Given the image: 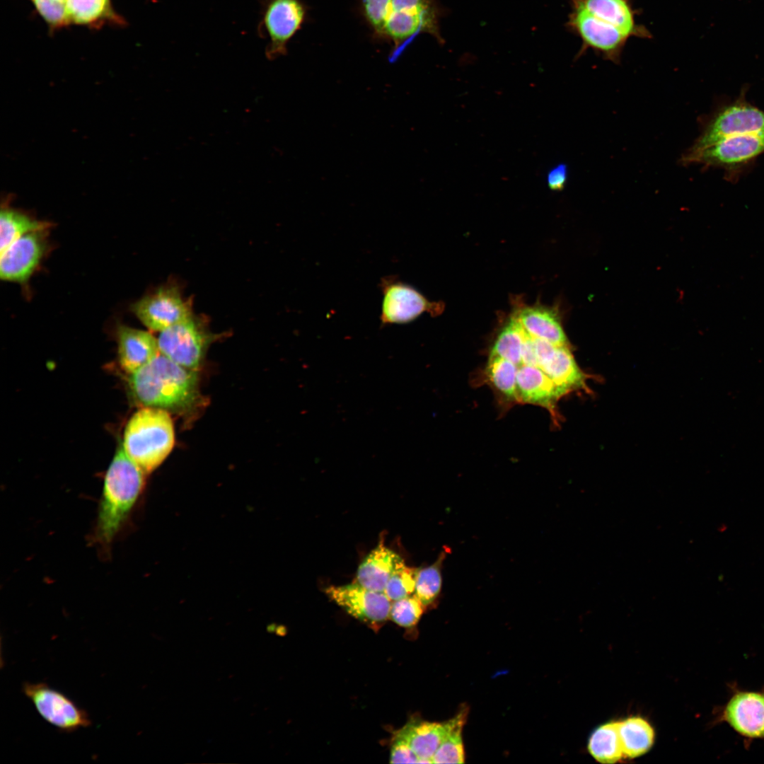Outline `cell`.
<instances>
[{"instance_id":"4dcf8cb0","label":"cell","mask_w":764,"mask_h":764,"mask_svg":"<svg viewBox=\"0 0 764 764\" xmlns=\"http://www.w3.org/2000/svg\"><path fill=\"white\" fill-rule=\"evenodd\" d=\"M417 568L402 563L392 574L384 592L391 601H396L414 594Z\"/></svg>"},{"instance_id":"8fae6325","label":"cell","mask_w":764,"mask_h":764,"mask_svg":"<svg viewBox=\"0 0 764 764\" xmlns=\"http://www.w3.org/2000/svg\"><path fill=\"white\" fill-rule=\"evenodd\" d=\"M380 288L383 294L380 320L383 325L407 323L424 312L436 316L444 308L441 303L428 301L415 289L395 277L383 278Z\"/></svg>"},{"instance_id":"5b68a950","label":"cell","mask_w":764,"mask_h":764,"mask_svg":"<svg viewBox=\"0 0 764 764\" xmlns=\"http://www.w3.org/2000/svg\"><path fill=\"white\" fill-rule=\"evenodd\" d=\"M746 92L702 119L700 133L688 149H699L734 135L764 133V111L746 100Z\"/></svg>"},{"instance_id":"d6a6232c","label":"cell","mask_w":764,"mask_h":764,"mask_svg":"<svg viewBox=\"0 0 764 764\" xmlns=\"http://www.w3.org/2000/svg\"><path fill=\"white\" fill-rule=\"evenodd\" d=\"M390 763H418L419 758L408 741L397 733L391 746Z\"/></svg>"},{"instance_id":"cb8c5ba5","label":"cell","mask_w":764,"mask_h":764,"mask_svg":"<svg viewBox=\"0 0 764 764\" xmlns=\"http://www.w3.org/2000/svg\"><path fill=\"white\" fill-rule=\"evenodd\" d=\"M618 731L625 757L633 758L644 754L654 741L652 727L639 717L618 722Z\"/></svg>"},{"instance_id":"7a4b0ae2","label":"cell","mask_w":764,"mask_h":764,"mask_svg":"<svg viewBox=\"0 0 764 764\" xmlns=\"http://www.w3.org/2000/svg\"><path fill=\"white\" fill-rule=\"evenodd\" d=\"M361 11L373 34L393 45L390 62L419 33L442 42L437 0H361Z\"/></svg>"},{"instance_id":"6da1fadb","label":"cell","mask_w":764,"mask_h":764,"mask_svg":"<svg viewBox=\"0 0 764 764\" xmlns=\"http://www.w3.org/2000/svg\"><path fill=\"white\" fill-rule=\"evenodd\" d=\"M145 472L120 448L105 473L91 543L103 555L128 522L144 487Z\"/></svg>"},{"instance_id":"e0dca14e","label":"cell","mask_w":764,"mask_h":764,"mask_svg":"<svg viewBox=\"0 0 764 764\" xmlns=\"http://www.w3.org/2000/svg\"><path fill=\"white\" fill-rule=\"evenodd\" d=\"M516 394L517 401L543 406L552 414L555 404L563 396L539 366L524 364L517 366Z\"/></svg>"},{"instance_id":"30bf717a","label":"cell","mask_w":764,"mask_h":764,"mask_svg":"<svg viewBox=\"0 0 764 764\" xmlns=\"http://www.w3.org/2000/svg\"><path fill=\"white\" fill-rule=\"evenodd\" d=\"M571 8L566 26L581 42L577 58L587 50H591L604 59L619 64L630 37L584 9L572 6Z\"/></svg>"},{"instance_id":"ba28073f","label":"cell","mask_w":764,"mask_h":764,"mask_svg":"<svg viewBox=\"0 0 764 764\" xmlns=\"http://www.w3.org/2000/svg\"><path fill=\"white\" fill-rule=\"evenodd\" d=\"M258 33L267 40L265 56L274 60L287 54L291 39L304 23L307 9L302 0H259Z\"/></svg>"},{"instance_id":"ac0fdd59","label":"cell","mask_w":764,"mask_h":764,"mask_svg":"<svg viewBox=\"0 0 764 764\" xmlns=\"http://www.w3.org/2000/svg\"><path fill=\"white\" fill-rule=\"evenodd\" d=\"M117 336L119 362L127 373L137 371L160 353L157 340L147 331L120 325Z\"/></svg>"},{"instance_id":"44dd1931","label":"cell","mask_w":764,"mask_h":764,"mask_svg":"<svg viewBox=\"0 0 764 764\" xmlns=\"http://www.w3.org/2000/svg\"><path fill=\"white\" fill-rule=\"evenodd\" d=\"M539 367L563 395L573 390H588L586 375L578 366L568 345L556 346Z\"/></svg>"},{"instance_id":"2e32d148","label":"cell","mask_w":764,"mask_h":764,"mask_svg":"<svg viewBox=\"0 0 764 764\" xmlns=\"http://www.w3.org/2000/svg\"><path fill=\"white\" fill-rule=\"evenodd\" d=\"M571 6L584 9L616 27L630 38H651V33L637 23L638 11L632 0H571Z\"/></svg>"},{"instance_id":"484cf974","label":"cell","mask_w":764,"mask_h":764,"mask_svg":"<svg viewBox=\"0 0 764 764\" xmlns=\"http://www.w3.org/2000/svg\"><path fill=\"white\" fill-rule=\"evenodd\" d=\"M590 754L602 763H614L624 756L618 731V722H610L596 728L589 739Z\"/></svg>"},{"instance_id":"83f0119b","label":"cell","mask_w":764,"mask_h":764,"mask_svg":"<svg viewBox=\"0 0 764 764\" xmlns=\"http://www.w3.org/2000/svg\"><path fill=\"white\" fill-rule=\"evenodd\" d=\"M448 550L447 548L442 550L431 565L417 568L414 595L424 607L433 603L440 594L442 586L441 567Z\"/></svg>"},{"instance_id":"1f68e13d","label":"cell","mask_w":764,"mask_h":764,"mask_svg":"<svg viewBox=\"0 0 764 764\" xmlns=\"http://www.w3.org/2000/svg\"><path fill=\"white\" fill-rule=\"evenodd\" d=\"M424 606L414 595L391 602L389 618L403 627H411L420 619Z\"/></svg>"},{"instance_id":"7c38bea8","label":"cell","mask_w":764,"mask_h":764,"mask_svg":"<svg viewBox=\"0 0 764 764\" xmlns=\"http://www.w3.org/2000/svg\"><path fill=\"white\" fill-rule=\"evenodd\" d=\"M132 311L146 328L160 332L192 316L191 304L175 284L163 285L144 296Z\"/></svg>"},{"instance_id":"7402d4cb","label":"cell","mask_w":764,"mask_h":764,"mask_svg":"<svg viewBox=\"0 0 764 764\" xmlns=\"http://www.w3.org/2000/svg\"><path fill=\"white\" fill-rule=\"evenodd\" d=\"M515 318L531 337L546 340L557 346L568 340L555 310L540 306H525L515 313Z\"/></svg>"},{"instance_id":"4316f807","label":"cell","mask_w":764,"mask_h":764,"mask_svg":"<svg viewBox=\"0 0 764 764\" xmlns=\"http://www.w3.org/2000/svg\"><path fill=\"white\" fill-rule=\"evenodd\" d=\"M526 332L515 317H512L496 338L490 357L510 361L517 366L521 364Z\"/></svg>"},{"instance_id":"603a6c76","label":"cell","mask_w":764,"mask_h":764,"mask_svg":"<svg viewBox=\"0 0 764 764\" xmlns=\"http://www.w3.org/2000/svg\"><path fill=\"white\" fill-rule=\"evenodd\" d=\"M64 8L68 25L96 28L108 23L119 25L125 23L113 9L111 0H66Z\"/></svg>"},{"instance_id":"3957f363","label":"cell","mask_w":764,"mask_h":764,"mask_svg":"<svg viewBox=\"0 0 764 764\" xmlns=\"http://www.w3.org/2000/svg\"><path fill=\"white\" fill-rule=\"evenodd\" d=\"M197 377L159 353L148 364L131 374L129 386L141 405L163 410H180L195 400Z\"/></svg>"},{"instance_id":"9a60e30c","label":"cell","mask_w":764,"mask_h":764,"mask_svg":"<svg viewBox=\"0 0 764 764\" xmlns=\"http://www.w3.org/2000/svg\"><path fill=\"white\" fill-rule=\"evenodd\" d=\"M47 231L28 233L1 252V279L23 283L30 278L45 254Z\"/></svg>"},{"instance_id":"5bb4252c","label":"cell","mask_w":764,"mask_h":764,"mask_svg":"<svg viewBox=\"0 0 764 764\" xmlns=\"http://www.w3.org/2000/svg\"><path fill=\"white\" fill-rule=\"evenodd\" d=\"M325 594L352 617L371 626H379L389 619L391 601L384 591L365 588L356 582L330 586Z\"/></svg>"},{"instance_id":"9c48e42d","label":"cell","mask_w":764,"mask_h":764,"mask_svg":"<svg viewBox=\"0 0 764 764\" xmlns=\"http://www.w3.org/2000/svg\"><path fill=\"white\" fill-rule=\"evenodd\" d=\"M22 692L33 704L40 717L64 733L86 728L92 722L88 713L62 692L46 683L25 682Z\"/></svg>"},{"instance_id":"d4e9b609","label":"cell","mask_w":764,"mask_h":764,"mask_svg":"<svg viewBox=\"0 0 764 764\" xmlns=\"http://www.w3.org/2000/svg\"><path fill=\"white\" fill-rule=\"evenodd\" d=\"M50 226V224L47 221L37 220L22 211L4 204L0 213V251L27 233L47 229Z\"/></svg>"},{"instance_id":"f1b7e54d","label":"cell","mask_w":764,"mask_h":764,"mask_svg":"<svg viewBox=\"0 0 764 764\" xmlns=\"http://www.w3.org/2000/svg\"><path fill=\"white\" fill-rule=\"evenodd\" d=\"M487 374L492 385L504 396L517 401V366L501 357H490Z\"/></svg>"},{"instance_id":"52a82bcc","label":"cell","mask_w":764,"mask_h":764,"mask_svg":"<svg viewBox=\"0 0 764 764\" xmlns=\"http://www.w3.org/2000/svg\"><path fill=\"white\" fill-rule=\"evenodd\" d=\"M729 698L714 709L711 724H727L743 738L745 747L748 748L753 741L764 740V686L750 690L734 683L729 684Z\"/></svg>"},{"instance_id":"8992f818","label":"cell","mask_w":764,"mask_h":764,"mask_svg":"<svg viewBox=\"0 0 764 764\" xmlns=\"http://www.w3.org/2000/svg\"><path fill=\"white\" fill-rule=\"evenodd\" d=\"M763 154L764 133H751L724 137L699 149H687L680 163L720 168L730 175Z\"/></svg>"},{"instance_id":"277c9868","label":"cell","mask_w":764,"mask_h":764,"mask_svg":"<svg viewBox=\"0 0 764 764\" xmlns=\"http://www.w3.org/2000/svg\"><path fill=\"white\" fill-rule=\"evenodd\" d=\"M174 442L173 424L168 412L146 407L135 412L127 422L123 449L147 473L164 461Z\"/></svg>"},{"instance_id":"ffe728a7","label":"cell","mask_w":764,"mask_h":764,"mask_svg":"<svg viewBox=\"0 0 764 764\" xmlns=\"http://www.w3.org/2000/svg\"><path fill=\"white\" fill-rule=\"evenodd\" d=\"M462 711L444 722H417L407 724L398 733L410 743L419 758L418 763H432L436 749L456 724Z\"/></svg>"},{"instance_id":"4fadbf2b","label":"cell","mask_w":764,"mask_h":764,"mask_svg":"<svg viewBox=\"0 0 764 764\" xmlns=\"http://www.w3.org/2000/svg\"><path fill=\"white\" fill-rule=\"evenodd\" d=\"M157 341L161 354L193 370L201 361L208 336L201 323L192 316L161 331Z\"/></svg>"},{"instance_id":"d6986e66","label":"cell","mask_w":764,"mask_h":764,"mask_svg":"<svg viewBox=\"0 0 764 764\" xmlns=\"http://www.w3.org/2000/svg\"><path fill=\"white\" fill-rule=\"evenodd\" d=\"M381 536L374 548L359 565L354 582L377 591H384L394 571L404 562L402 557L385 545Z\"/></svg>"},{"instance_id":"836d02e7","label":"cell","mask_w":764,"mask_h":764,"mask_svg":"<svg viewBox=\"0 0 764 764\" xmlns=\"http://www.w3.org/2000/svg\"><path fill=\"white\" fill-rule=\"evenodd\" d=\"M568 178V167L565 163H559L550 170L547 175L549 188L553 191L562 190Z\"/></svg>"},{"instance_id":"f546056e","label":"cell","mask_w":764,"mask_h":764,"mask_svg":"<svg viewBox=\"0 0 764 764\" xmlns=\"http://www.w3.org/2000/svg\"><path fill=\"white\" fill-rule=\"evenodd\" d=\"M466 712L462 711L461 715L445 736L432 758V763H463L465 760L464 747L462 739V729L465 720Z\"/></svg>"}]
</instances>
